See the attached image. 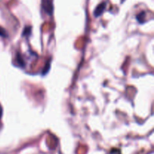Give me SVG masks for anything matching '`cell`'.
I'll return each instance as SVG.
<instances>
[{
	"label": "cell",
	"instance_id": "52a82bcc",
	"mask_svg": "<svg viewBox=\"0 0 154 154\" xmlns=\"http://www.w3.org/2000/svg\"><path fill=\"white\" fill-rule=\"evenodd\" d=\"M2 113H3V109H2V105L0 104V119H1L2 116Z\"/></svg>",
	"mask_w": 154,
	"mask_h": 154
},
{
	"label": "cell",
	"instance_id": "277c9868",
	"mask_svg": "<svg viewBox=\"0 0 154 154\" xmlns=\"http://www.w3.org/2000/svg\"><path fill=\"white\" fill-rule=\"evenodd\" d=\"M17 61L18 64L20 66H23H23H25V63H24L23 60V58L20 57V55L19 54H17Z\"/></svg>",
	"mask_w": 154,
	"mask_h": 154
},
{
	"label": "cell",
	"instance_id": "5b68a950",
	"mask_svg": "<svg viewBox=\"0 0 154 154\" xmlns=\"http://www.w3.org/2000/svg\"><path fill=\"white\" fill-rule=\"evenodd\" d=\"M0 36L4 38L8 37V33L1 27H0Z\"/></svg>",
	"mask_w": 154,
	"mask_h": 154
},
{
	"label": "cell",
	"instance_id": "7a4b0ae2",
	"mask_svg": "<svg viewBox=\"0 0 154 154\" xmlns=\"http://www.w3.org/2000/svg\"><path fill=\"white\" fill-rule=\"evenodd\" d=\"M43 8L45 10V11L48 14H51L53 12V5L52 3L50 0H45L43 2Z\"/></svg>",
	"mask_w": 154,
	"mask_h": 154
},
{
	"label": "cell",
	"instance_id": "3957f363",
	"mask_svg": "<svg viewBox=\"0 0 154 154\" xmlns=\"http://www.w3.org/2000/svg\"><path fill=\"white\" fill-rule=\"evenodd\" d=\"M145 14L146 13L144 11H141V13L138 14V15H137V20H138V22H140L141 24H142L143 22H144V18H145Z\"/></svg>",
	"mask_w": 154,
	"mask_h": 154
},
{
	"label": "cell",
	"instance_id": "6da1fadb",
	"mask_svg": "<svg viewBox=\"0 0 154 154\" xmlns=\"http://www.w3.org/2000/svg\"><path fill=\"white\" fill-rule=\"evenodd\" d=\"M105 8H106V3L105 2H102L101 4H99L97 7L96 8L94 11V16L96 18H98L99 16H100L102 13L105 11Z\"/></svg>",
	"mask_w": 154,
	"mask_h": 154
},
{
	"label": "cell",
	"instance_id": "8992f818",
	"mask_svg": "<svg viewBox=\"0 0 154 154\" xmlns=\"http://www.w3.org/2000/svg\"><path fill=\"white\" fill-rule=\"evenodd\" d=\"M31 33V28H26L24 30L23 33V36H27V35H30Z\"/></svg>",
	"mask_w": 154,
	"mask_h": 154
}]
</instances>
